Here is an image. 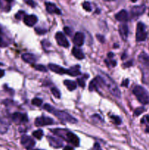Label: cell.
Masks as SVG:
<instances>
[{"label":"cell","instance_id":"cell-4","mask_svg":"<svg viewBox=\"0 0 149 150\" xmlns=\"http://www.w3.org/2000/svg\"><path fill=\"white\" fill-rule=\"evenodd\" d=\"M132 92L139 102L143 105L149 103V93L143 86H136L133 89Z\"/></svg>","mask_w":149,"mask_h":150},{"label":"cell","instance_id":"cell-51","mask_svg":"<svg viewBox=\"0 0 149 150\" xmlns=\"http://www.w3.org/2000/svg\"><path fill=\"white\" fill-rule=\"evenodd\" d=\"M32 150H42V149H32Z\"/></svg>","mask_w":149,"mask_h":150},{"label":"cell","instance_id":"cell-11","mask_svg":"<svg viewBox=\"0 0 149 150\" xmlns=\"http://www.w3.org/2000/svg\"><path fill=\"white\" fill-rule=\"evenodd\" d=\"M85 36L82 32H77L74 35V38H73V42L76 46H82L84 43Z\"/></svg>","mask_w":149,"mask_h":150},{"label":"cell","instance_id":"cell-8","mask_svg":"<svg viewBox=\"0 0 149 150\" xmlns=\"http://www.w3.org/2000/svg\"><path fill=\"white\" fill-rule=\"evenodd\" d=\"M56 42L60 46L64 47V48H67L70 45L68 40H67V38L65 37V35L61 32H58L56 34Z\"/></svg>","mask_w":149,"mask_h":150},{"label":"cell","instance_id":"cell-12","mask_svg":"<svg viewBox=\"0 0 149 150\" xmlns=\"http://www.w3.org/2000/svg\"><path fill=\"white\" fill-rule=\"evenodd\" d=\"M48 142L50 145L53 148H61L63 146V142L61 139L58 138L53 137V136H48Z\"/></svg>","mask_w":149,"mask_h":150},{"label":"cell","instance_id":"cell-21","mask_svg":"<svg viewBox=\"0 0 149 150\" xmlns=\"http://www.w3.org/2000/svg\"><path fill=\"white\" fill-rule=\"evenodd\" d=\"M72 52L73 56H74L75 58H77V59L80 60V59H84L85 56H84V54H83V51H82L80 49H79V48L74 47V48H72Z\"/></svg>","mask_w":149,"mask_h":150},{"label":"cell","instance_id":"cell-27","mask_svg":"<svg viewBox=\"0 0 149 150\" xmlns=\"http://www.w3.org/2000/svg\"><path fill=\"white\" fill-rule=\"evenodd\" d=\"M51 92H52L53 95L55 98H61V92H60V91L58 90L57 88L52 87V88H51Z\"/></svg>","mask_w":149,"mask_h":150},{"label":"cell","instance_id":"cell-41","mask_svg":"<svg viewBox=\"0 0 149 150\" xmlns=\"http://www.w3.org/2000/svg\"><path fill=\"white\" fill-rule=\"evenodd\" d=\"M128 85H129V79H126V80H124V81L122 82V83H121V86H126V87H127Z\"/></svg>","mask_w":149,"mask_h":150},{"label":"cell","instance_id":"cell-40","mask_svg":"<svg viewBox=\"0 0 149 150\" xmlns=\"http://www.w3.org/2000/svg\"><path fill=\"white\" fill-rule=\"evenodd\" d=\"M142 123H149V116H145L144 118L141 120Z\"/></svg>","mask_w":149,"mask_h":150},{"label":"cell","instance_id":"cell-13","mask_svg":"<svg viewBox=\"0 0 149 150\" xmlns=\"http://www.w3.org/2000/svg\"><path fill=\"white\" fill-rule=\"evenodd\" d=\"M37 17L34 15H28L23 17V22L28 26H33L37 22Z\"/></svg>","mask_w":149,"mask_h":150},{"label":"cell","instance_id":"cell-7","mask_svg":"<svg viewBox=\"0 0 149 150\" xmlns=\"http://www.w3.org/2000/svg\"><path fill=\"white\" fill-rule=\"evenodd\" d=\"M37 127H43L53 124V120L48 117H40L35 120L34 122Z\"/></svg>","mask_w":149,"mask_h":150},{"label":"cell","instance_id":"cell-3","mask_svg":"<svg viewBox=\"0 0 149 150\" xmlns=\"http://www.w3.org/2000/svg\"><path fill=\"white\" fill-rule=\"evenodd\" d=\"M44 108L48 112L52 113L53 114L56 116L58 119H59L62 122H67L70 123H76L77 122V120L74 119V117H72L70 114L67 113L66 111H59V110H56L50 105L49 104H45L44 105Z\"/></svg>","mask_w":149,"mask_h":150},{"label":"cell","instance_id":"cell-44","mask_svg":"<svg viewBox=\"0 0 149 150\" xmlns=\"http://www.w3.org/2000/svg\"><path fill=\"white\" fill-rule=\"evenodd\" d=\"M4 76V71L1 69H0V78H2Z\"/></svg>","mask_w":149,"mask_h":150},{"label":"cell","instance_id":"cell-46","mask_svg":"<svg viewBox=\"0 0 149 150\" xmlns=\"http://www.w3.org/2000/svg\"><path fill=\"white\" fill-rule=\"evenodd\" d=\"M108 58H112V57H113V54H112V52H110L109 54H108Z\"/></svg>","mask_w":149,"mask_h":150},{"label":"cell","instance_id":"cell-28","mask_svg":"<svg viewBox=\"0 0 149 150\" xmlns=\"http://www.w3.org/2000/svg\"><path fill=\"white\" fill-rule=\"evenodd\" d=\"M32 105H35V106L39 107L42 104V100L40 99V98H35L32 100Z\"/></svg>","mask_w":149,"mask_h":150},{"label":"cell","instance_id":"cell-50","mask_svg":"<svg viewBox=\"0 0 149 150\" xmlns=\"http://www.w3.org/2000/svg\"><path fill=\"white\" fill-rule=\"evenodd\" d=\"M105 1H113V0H105Z\"/></svg>","mask_w":149,"mask_h":150},{"label":"cell","instance_id":"cell-31","mask_svg":"<svg viewBox=\"0 0 149 150\" xmlns=\"http://www.w3.org/2000/svg\"><path fill=\"white\" fill-rule=\"evenodd\" d=\"M34 68L36 69L37 70H39V71H41V72H46L47 71L46 67L43 65H41V64L34 65Z\"/></svg>","mask_w":149,"mask_h":150},{"label":"cell","instance_id":"cell-34","mask_svg":"<svg viewBox=\"0 0 149 150\" xmlns=\"http://www.w3.org/2000/svg\"><path fill=\"white\" fill-rule=\"evenodd\" d=\"M77 83H78V84L80 85L81 87H85V86H86V83H85L84 80H83V79H77Z\"/></svg>","mask_w":149,"mask_h":150},{"label":"cell","instance_id":"cell-52","mask_svg":"<svg viewBox=\"0 0 149 150\" xmlns=\"http://www.w3.org/2000/svg\"><path fill=\"white\" fill-rule=\"evenodd\" d=\"M0 65H3V64H2V63H1V62H0Z\"/></svg>","mask_w":149,"mask_h":150},{"label":"cell","instance_id":"cell-23","mask_svg":"<svg viewBox=\"0 0 149 150\" xmlns=\"http://www.w3.org/2000/svg\"><path fill=\"white\" fill-rule=\"evenodd\" d=\"M139 60L141 63H143V64H145V65H149V57H148V55L145 53H142L140 54V55L139 56Z\"/></svg>","mask_w":149,"mask_h":150},{"label":"cell","instance_id":"cell-5","mask_svg":"<svg viewBox=\"0 0 149 150\" xmlns=\"http://www.w3.org/2000/svg\"><path fill=\"white\" fill-rule=\"evenodd\" d=\"M146 38H147V32L145 30V26L142 22H139L136 29V40L137 42H142L145 40Z\"/></svg>","mask_w":149,"mask_h":150},{"label":"cell","instance_id":"cell-19","mask_svg":"<svg viewBox=\"0 0 149 150\" xmlns=\"http://www.w3.org/2000/svg\"><path fill=\"white\" fill-rule=\"evenodd\" d=\"M22 59L26 63H29V64H33L36 62L37 59L34 54H29V53H26V54H23L22 55Z\"/></svg>","mask_w":149,"mask_h":150},{"label":"cell","instance_id":"cell-30","mask_svg":"<svg viewBox=\"0 0 149 150\" xmlns=\"http://www.w3.org/2000/svg\"><path fill=\"white\" fill-rule=\"evenodd\" d=\"M83 7L85 10H86V11H91V4L89 1H85L83 4Z\"/></svg>","mask_w":149,"mask_h":150},{"label":"cell","instance_id":"cell-10","mask_svg":"<svg viewBox=\"0 0 149 150\" xmlns=\"http://www.w3.org/2000/svg\"><path fill=\"white\" fill-rule=\"evenodd\" d=\"M145 6L144 4H142V5H138V6H134L131 8V16L133 17H138V16H141L145 11Z\"/></svg>","mask_w":149,"mask_h":150},{"label":"cell","instance_id":"cell-17","mask_svg":"<svg viewBox=\"0 0 149 150\" xmlns=\"http://www.w3.org/2000/svg\"><path fill=\"white\" fill-rule=\"evenodd\" d=\"M115 18L117 21L120 22H127L129 20L128 13L125 10H122L115 15Z\"/></svg>","mask_w":149,"mask_h":150},{"label":"cell","instance_id":"cell-9","mask_svg":"<svg viewBox=\"0 0 149 150\" xmlns=\"http://www.w3.org/2000/svg\"><path fill=\"white\" fill-rule=\"evenodd\" d=\"M12 120L16 124H21V123L28 122V117L25 114H22L20 112H16L12 115Z\"/></svg>","mask_w":149,"mask_h":150},{"label":"cell","instance_id":"cell-49","mask_svg":"<svg viewBox=\"0 0 149 150\" xmlns=\"http://www.w3.org/2000/svg\"><path fill=\"white\" fill-rule=\"evenodd\" d=\"M131 1H132V2H136V1H137V0H131Z\"/></svg>","mask_w":149,"mask_h":150},{"label":"cell","instance_id":"cell-33","mask_svg":"<svg viewBox=\"0 0 149 150\" xmlns=\"http://www.w3.org/2000/svg\"><path fill=\"white\" fill-rule=\"evenodd\" d=\"M35 32H36L37 34H39V35H43V34H45V32H47V30L45 29H42V28L37 27L35 28Z\"/></svg>","mask_w":149,"mask_h":150},{"label":"cell","instance_id":"cell-25","mask_svg":"<svg viewBox=\"0 0 149 150\" xmlns=\"http://www.w3.org/2000/svg\"><path fill=\"white\" fill-rule=\"evenodd\" d=\"M32 135H33L34 137H35L36 139H41L43 136V131L42 130H35L32 133Z\"/></svg>","mask_w":149,"mask_h":150},{"label":"cell","instance_id":"cell-39","mask_svg":"<svg viewBox=\"0 0 149 150\" xmlns=\"http://www.w3.org/2000/svg\"><path fill=\"white\" fill-rule=\"evenodd\" d=\"M96 38L100 41L101 42H105V38H104L103 35H96Z\"/></svg>","mask_w":149,"mask_h":150},{"label":"cell","instance_id":"cell-1","mask_svg":"<svg viewBox=\"0 0 149 150\" xmlns=\"http://www.w3.org/2000/svg\"><path fill=\"white\" fill-rule=\"evenodd\" d=\"M98 77H99V79H101L103 84L107 86L108 90L110 91V92L114 97H115L117 98H121V92H120V89H118V86L115 83V81L110 77H109L106 73H103V72H99V74L98 76Z\"/></svg>","mask_w":149,"mask_h":150},{"label":"cell","instance_id":"cell-16","mask_svg":"<svg viewBox=\"0 0 149 150\" xmlns=\"http://www.w3.org/2000/svg\"><path fill=\"white\" fill-rule=\"evenodd\" d=\"M45 7H46L47 11L49 13H55V14L61 15V12L56 6L51 2H46L45 3Z\"/></svg>","mask_w":149,"mask_h":150},{"label":"cell","instance_id":"cell-15","mask_svg":"<svg viewBox=\"0 0 149 150\" xmlns=\"http://www.w3.org/2000/svg\"><path fill=\"white\" fill-rule=\"evenodd\" d=\"M48 67H49V69L51 70V71L54 72V73H57V74L63 75V74H65V73H67V69L63 68V67H61V66L56 65V64H48Z\"/></svg>","mask_w":149,"mask_h":150},{"label":"cell","instance_id":"cell-36","mask_svg":"<svg viewBox=\"0 0 149 150\" xmlns=\"http://www.w3.org/2000/svg\"><path fill=\"white\" fill-rule=\"evenodd\" d=\"M64 33L67 35H71L72 34V30L70 29V28L67 27V26H65L64 28Z\"/></svg>","mask_w":149,"mask_h":150},{"label":"cell","instance_id":"cell-45","mask_svg":"<svg viewBox=\"0 0 149 150\" xmlns=\"http://www.w3.org/2000/svg\"><path fill=\"white\" fill-rule=\"evenodd\" d=\"M131 65H132V62H129L126 63L125 67H130Z\"/></svg>","mask_w":149,"mask_h":150},{"label":"cell","instance_id":"cell-53","mask_svg":"<svg viewBox=\"0 0 149 150\" xmlns=\"http://www.w3.org/2000/svg\"><path fill=\"white\" fill-rule=\"evenodd\" d=\"M148 16H149V13H148Z\"/></svg>","mask_w":149,"mask_h":150},{"label":"cell","instance_id":"cell-48","mask_svg":"<svg viewBox=\"0 0 149 150\" xmlns=\"http://www.w3.org/2000/svg\"><path fill=\"white\" fill-rule=\"evenodd\" d=\"M5 1H7V2L10 3V2H11V1H13V0H5Z\"/></svg>","mask_w":149,"mask_h":150},{"label":"cell","instance_id":"cell-37","mask_svg":"<svg viewBox=\"0 0 149 150\" xmlns=\"http://www.w3.org/2000/svg\"><path fill=\"white\" fill-rule=\"evenodd\" d=\"M105 62L108 64V66H111V67H115V66L116 65V62L113 61V60H111V61H110L109 62H107L106 60H105Z\"/></svg>","mask_w":149,"mask_h":150},{"label":"cell","instance_id":"cell-35","mask_svg":"<svg viewBox=\"0 0 149 150\" xmlns=\"http://www.w3.org/2000/svg\"><path fill=\"white\" fill-rule=\"evenodd\" d=\"M24 14H25V13L23 11H19L18 13L15 15V18L17 19H20L21 18L22 16H23V17H24L25 16Z\"/></svg>","mask_w":149,"mask_h":150},{"label":"cell","instance_id":"cell-42","mask_svg":"<svg viewBox=\"0 0 149 150\" xmlns=\"http://www.w3.org/2000/svg\"><path fill=\"white\" fill-rule=\"evenodd\" d=\"M63 150H74V148L72 147L71 146H66Z\"/></svg>","mask_w":149,"mask_h":150},{"label":"cell","instance_id":"cell-26","mask_svg":"<svg viewBox=\"0 0 149 150\" xmlns=\"http://www.w3.org/2000/svg\"><path fill=\"white\" fill-rule=\"evenodd\" d=\"M7 43H6L4 40V32L1 29V26H0V46H4V45H7Z\"/></svg>","mask_w":149,"mask_h":150},{"label":"cell","instance_id":"cell-2","mask_svg":"<svg viewBox=\"0 0 149 150\" xmlns=\"http://www.w3.org/2000/svg\"><path fill=\"white\" fill-rule=\"evenodd\" d=\"M51 131L56 135L57 136L60 137L61 139L67 141V142L70 143L74 146H79L80 145V139L76 135L72 133V132L69 131L68 130L66 129H61L56 128L55 130H52Z\"/></svg>","mask_w":149,"mask_h":150},{"label":"cell","instance_id":"cell-18","mask_svg":"<svg viewBox=\"0 0 149 150\" xmlns=\"http://www.w3.org/2000/svg\"><path fill=\"white\" fill-rule=\"evenodd\" d=\"M118 32H119L121 38L124 40H126L128 38L129 35V29L128 26L127 24H121L118 27Z\"/></svg>","mask_w":149,"mask_h":150},{"label":"cell","instance_id":"cell-24","mask_svg":"<svg viewBox=\"0 0 149 150\" xmlns=\"http://www.w3.org/2000/svg\"><path fill=\"white\" fill-rule=\"evenodd\" d=\"M8 129V125L7 122L3 120H0V133H4Z\"/></svg>","mask_w":149,"mask_h":150},{"label":"cell","instance_id":"cell-20","mask_svg":"<svg viewBox=\"0 0 149 150\" xmlns=\"http://www.w3.org/2000/svg\"><path fill=\"white\" fill-rule=\"evenodd\" d=\"M67 74L70 75L71 76H77L80 75V66L76 65L74 67H72L71 68L67 69Z\"/></svg>","mask_w":149,"mask_h":150},{"label":"cell","instance_id":"cell-47","mask_svg":"<svg viewBox=\"0 0 149 150\" xmlns=\"http://www.w3.org/2000/svg\"><path fill=\"white\" fill-rule=\"evenodd\" d=\"M145 132L146 133H149V126H147V127H146V129H145Z\"/></svg>","mask_w":149,"mask_h":150},{"label":"cell","instance_id":"cell-6","mask_svg":"<svg viewBox=\"0 0 149 150\" xmlns=\"http://www.w3.org/2000/svg\"><path fill=\"white\" fill-rule=\"evenodd\" d=\"M21 144L24 146V148L27 150H31L34 148L35 145V142L33 139L29 136H23L20 139Z\"/></svg>","mask_w":149,"mask_h":150},{"label":"cell","instance_id":"cell-43","mask_svg":"<svg viewBox=\"0 0 149 150\" xmlns=\"http://www.w3.org/2000/svg\"><path fill=\"white\" fill-rule=\"evenodd\" d=\"M94 148L96 150H102V149H101V147H100V146H99V144H94Z\"/></svg>","mask_w":149,"mask_h":150},{"label":"cell","instance_id":"cell-22","mask_svg":"<svg viewBox=\"0 0 149 150\" xmlns=\"http://www.w3.org/2000/svg\"><path fill=\"white\" fill-rule=\"evenodd\" d=\"M64 84L67 86V88L70 91H73L77 88V84H76L75 81L71 80H65L64 81Z\"/></svg>","mask_w":149,"mask_h":150},{"label":"cell","instance_id":"cell-32","mask_svg":"<svg viewBox=\"0 0 149 150\" xmlns=\"http://www.w3.org/2000/svg\"><path fill=\"white\" fill-rule=\"evenodd\" d=\"M144 111H145V108H144V107H140V108H137V109H136L135 111H134V114L135 116H139V115H140V114H141L142 113L144 112Z\"/></svg>","mask_w":149,"mask_h":150},{"label":"cell","instance_id":"cell-29","mask_svg":"<svg viewBox=\"0 0 149 150\" xmlns=\"http://www.w3.org/2000/svg\"><path fill=\"white\" fill-rule=\"evenodd\" d=\"M110 119L113 122L114 124L116 125H119L121 124V120L117 116H111Z\"/></svg>","mask_w":149,"mask_h":150},{"label":"cell","instance_id":"cell-14","mask_svg":"<svg viewBox=\"0 0 149 150\" xmlns=\"http://www.w3.org/2000/svg\"><path fill=\"white\" fill-rule=\"evenodd\" d=\"M101 83H103L99 79V77L96 78L91 81L89 84V90L90 91H99V88L101 86Z\"/></svg>","mask_w":149,"mask_h":150},{"label":"cell","instance_id":"cell-38","mask_svg":"<svg viewBox=\"0 0 149 150\" xmlns=\"http://www.w3.org/2000/svg\"><path fill=\"white\" fill-rule=\"evenodd\" d=\"M26 1V4H28L29 5L32 6V7H35V3L33 0H25Z\"/></svg>","mask_w":149,"mask_h":150}]
</instances>
